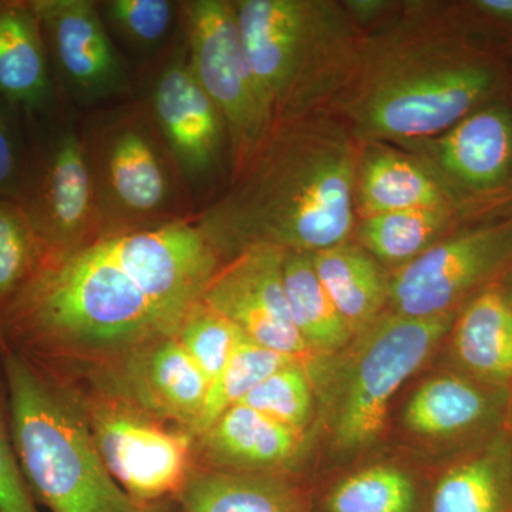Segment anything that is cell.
Instances as JSON below:
<instances>
[{"mask_svg":"<svg viewBox=\"0 0 512 512\" xmlns=\"http://www.w3.org/2000/svg\"><path fill=\"white\" fill-rule=\"evenodd\" d=\"M222 259L204 229L170 222L47 252L0 322V352L60 379L175 338Z\"/></svg>","mask_w":512,"mask_h":512,"instance_id":"obj_1","label":"cell"},{"mask_svg":"<svg viewBox=\"0 0 512 512\" xmlns=\"http://www.w3.org/2000/svg\"><path fill=\"white\" fill-rule=\"evenodd\" d=\"M353 136L319 113L276 126L201 225L222 262L252 245L313 254L349 241L360 151Z\"/></svg>","mask_w":512,"mask_h":512,"instance_id":"obj_2","label":"cell"},{"mask_svg":"<svg viewBox=\"0 0 512 512\" xmlns=\"http://www.w3.org/2000/svg\"><path fill=\"white\" fill-rule=\"evenodd\" d=\"M505 90L503 66L444 30L407 28L365 40L340 99L360 141L409 144L440 136Z\"/></svg>","mask_w":512,"mask_h":512,"instance_id":"obj_3","label":"cell"},{"mask_svg":"<svg viewBox=\"0 0 512 512\" xmlns=\"http://www.w3.org/2000/svg\"><path fill=\"white\" fill-rule=\"evenodd\" d=\"M234 6L242 45L274 128L342 99L365 47L345 3L239 0Z\"/></svg>","mask_w":512,"mask_h":512,"instance_id":"obj_4","label":"cell"},{"mask_svg":"<svg viewBox=\"0 0 512 512\" xmlns=\"http://www.w3.org/2000/svg\"><path fill=\"white\" fill-rule=\"evenodd\" d=\"M10 431L22 476L50 512H181L137 503L111 478L73 397L18 355L0 352Z\"/></svg>","mask_w":512,"mask_h":512,"instance_id":"obj_5","label":"cell"},{"mask_svg":"<svg viewBox=\"0 0 512 512\" xmlns=\"http://www.w3.org/2000/svg\"><path fill=\"white\" fill-rule=\"evenodd\" d=\"M456 316L410 318L390 311L357 335L332 394L336 450L359 453L379 439L394 394L451 332Z\"/></svg>","mask_w":512,"mask_h":512,"instance_id":"obj_6","label":"cell"},{"mask_svg":"<svg viewBox=\"0 0 512 512\" xmlns=\"http://www.w3.org/2000/svg\"><path fill=\"white\" fill-rule=\"evenodd\" d=\"M62 387L82 412L111 478L137 503L177 504L195 468L192 433L119 400Z\"/></svg>","mask_w":512,"mask_h":512,"instance_id":"obj_7","label":"cell"},{"mask_svg":"<svg viewBox=\"0 0 512 512\" xmlns=\"http://www.w3.org/2000/svg\"><path fill=\"white\" fill-rule=\"evenodd\" d=\"M403 146L439 181L460 220L510 218L512 97L505 90L440 136Z\"/></svg>","mask_w":512,"mask_h":512,"instance_id":"obj_8","label":"cell"},{"mask_svg":"<svg viewBox=\"0 0 512 512\" xmlns=\"http://www.w3.org/2000/svg\"><path fill=\"white\" fill-rule=\"evenodd\" d=\"M187 18L192 73L220 111L235 170L242 173L274 126L242 45L234 3L197 0Z\"/></svg>","mask_w":512,"mask_h":512,"instance_id":"obj_9","label":"cell"},{"mask_svg":"<svg viewBox=\"0 0 512 512\" xmlns=\"http://www.w3.org/2000/svg\"><path fill=\"white\" fill-rule=\"evenodd\" d=\"M512 268V217L454 232L389 275L392 312L410 318L456 313Z\"/></svg>","mask_w":512,"mask_h":512,"instance_id":"obj_10","label":"cell"},{"mask_svg":"<svg viewBox=\"0 0 512 512\" xmlns=\"http://www.w3.org/2000/svg\"><path fill=\"white\" fill-rule=\"evenodd\" d=\"M49 380L130 404L190 431L192 436L210 389V380L177 338L156 340L99 365Z\"/></svg>","mask_w":512,"mask_h":512,"instance_id":"obj_11","label":"cell"},{"mask_svg":"<svg viewBox=\"0 0 512 512\" xmlns=\"http://www.w3.org/2000/svg\"><path fill=\"white\" fill-rule=\"evenodd\" d=\"M284 249L252 245L222 262L202 302L258 345L299 362L312 359L293 325L284 286Z\"/></svg>","mask_w":512,"mask_h":512,"instance_id":"obj_12","label":"cell"},{"mask_svg":"<svg viewBox=\"0 0 512 512\" xmlns=\"http://www.w3.org/2000/svg\"><path fill=\"white\" fill-rule=\"evenodd\" d=\"M47 252H69L94 241L96 188L82 141L64 134L50 150L35 192L20 201Z\"/></svg>","mask_w":512,"mask_h":512,"instance_id":"obj_13","label":"cell"},{"mask_svg":"<svg viewBox=\"0 0 512 512\" xmlns=\"http://www.w3.org/2000/svg\"><path fill=\"white\" fill-rule=\"evenodd\" d=\"M303 443L305 431L291 429L237 404L194 437L195 467L288 476Z\"/></svg>","mask_w":512,"mask_h":512,"instance_id":"obj_14","label":"cell"},{"mask_svg":"<svg viewBox=\"0 0 512 512\" xmlns=\"http://www.w3.org/2000/svg\"><path fill=\"white\" fill-rule=\"evenodd\" d=\"M30 5L67 82L89 96L119 86L123 69L94 3L35 0Z\"/></svg>","mask_w":512,"mask_h":512,"instance_id":"obj_15","label":"cell"},{"mask_svg":"<svg viewBox=\"0 0 512 512\" xmlns=\"http://www.w3.org/2000/svg\"><path fill=\"white\" fill-rule=\"evenodd\" d=\"M153 107L181 170L191 178L211 171L220 157L227 128L190 66L177 63L164 70L154 90Z\"/></svg>","mask_w":512,"mask_h":512,"instance_id":"obj_16","label":"cell"},{"mask_svg":"<svg viewBox=\"0 0 512 512\" xmlns=\"http://www.w3.org/2000/svg\"><path fill=\"white\" fill-rule=\"evenodd\" d=\"M362 143L366 147L359 151L355 184L356 211L360 218L453 207L439 181L416 157L376 141Z\"/></svg>","mask_w":512,"mask_h":512,"instance_id":"obj_17","label":"cell"},{"mask_svg":"<svg viewBox=\"0 0 512 512\" xmlns=\"http://www.w3.org/2000/svg\"><path fill=\"white\" fill-rule=\"evenodd\" d=\"M453 349L468 377L487 386H512V309L504 289L490 285L456 316Z\"/></svg>","mask_w":512,"mask_h":512,"instance_id":"obj_18","label":"cell"},{"mask_svg":"<svg viewBox=\"0 0 512 512\" xmlns=\"http://www.w3.org/2000/svg\"><path fill=\"white\" fill-rule=\"evenodd\" d=\"M107 191L131 217L158 215L170 205L173 185L163 156L136 124L114 131L104 148Z\"/></svg>","mask_w":512,"mask_h":512,"instance_id":"obj_19","label":"cell"},{"mask_svg":"<svg viewBox=\"0 0 512 512\" xmlns=\"http://www.w3.org/2000/svg\"><path fill=\"white\" fill-rule=\"evenodd\" d=\"M468 376L444 375L426 380L404 409V424L419 436L450 439L481 429L497 416V392Z\"/></svg>","mask_w":512,"mask_h":512,"instance_id":"obj_20","label":"cell"},{"mask_svg":"<svg viewBox=\"0 0 512 512\" xmlns=\"http://www.w3.org/2000/svg\"><path fill=\"white\" fill-rule=\"evenodd\" d=\"M181 512H311L286 474H245L195 467L175 500Z\"/></svg>","mask_w":512,"mask_h":512,"instance_id":"obj_21","label":"cell"},{"mask_svg":"<svg viewBox=\"0 0 512 512\" xmlns=\"http://www.w3.org/2000/svg\"><path fill=\"white\" fill-rule=\"evenodd\" d=\"M313 268L333 305L357 336L389 305V276L359 244L345 241L311 254Z\"/></svg>","mask_w":512,"mask_h":512,"instance_id":"obj_22","label":"cell"},{"mask_svg":"<svg viewBox=\"0 0 512 512\" xmlns=\"http://www.w3.org/2000/svg\"><path fill=\"white\" fill-rule=\"evenodd\" d=\"M49 90L45 36L35 10L30 2L0 6V97L37 109Z\"/></svg>","mask_w":512,"mask_h":512,"instance_id":"obj_23","label":"cell"},{"mask_svg":"<svg viewBox=\"0 0 512 512\" xmlns=\"http://www.w3.org/2000/svg\"><path fill=\"white\" fill-rule=\"evenodd\" d=\"M427 512H512V450L507 434L448 468L427 498Z\"/></svg>","mask_w":512,"mask_h":512,"instance_id":"obj_24","label":"cell"},{"mask_svg":"<svg viewBox=\"0 0 512 512\" xmlns=\"http://www.w3.org/2000/svg\"><path fill=\"white\" fill-rule=\"evenodd\" d=\"M284 286L289 311L312 356L335 355L355 338L313 268L308 252L286 251Z\"/></svg>","mask_w":512,"mask_h":512,"instance_id":"obj_25","label":"cell"},{"mask_svg":"<svg viewBox=\"0 0 512 512\" xmlns=\"http://www.w3.org/2000/svg\"><path fill=\"white\" fill-rule=\"evenodd\" d=\"M456 221L453 207L421 208L360 218L353 232L357 244L380 264L399 268L443 239Z\"/></svg>","mask_w":512,"mask_h":512,"instance_id":"obj_26","label":"cell"},{"mask_svg":"<svg viewBox=\"0 0 512 512\" xmlns=\"http://www.w3.org/2000/svg\"><path fill=\"white\" fill-rule=\"evenodd\" d=\"M311 512H427L409 473L394 466L355 471L330 485Z\"/></svg>","mask_w":512,"mask_h":512,"instance_id":"obj_27","label":"cell"},{"mask_svg":"<svg viewBox=\"0 0 512 512\" xmlns=\"http://www.w3.org/2000/svg\"><path fill=\"white\" fill-rule=\"evenodd\" d=\"M295 360L284 353L258 345L248 336L242 335L227 365L210 383L207 402L194 437L210 427L222 413L241 403L266 377Z\"/></svg>","mask_w":512,"mask_h":512,"instance_id":"obj_28","label":"cell"},{"mask_svg":"<svg viewBox=\"0 0 512 512\" xmlns=\"http://www.w3.org/2000/svg\"><path fill=\"white\" fill-rule=\"evenodd\" d=\"M45 249L22 202L0 198V322L36 271Z\"/></svg>","mask_w":512,"mask_h":512,"instance_id":"obj_29","label":"cell"},{"mask_svg":"<svg viewBox=\"0 0 512 512\" xmlns=\"http://www.w3.org/2000/svg\"><path fill=\"white\" fill-rule=\"evenodd\" d=\"M239 404L298 431L313 417V383L306 363H289L258 384Z\"/></svg>","mask_w":512,"mask_h":512,"instance_id":"obj_30","label":"cell"},{"mask_svg":"<svg viewBox=\"0 0 512 512\" xmlns=\"http://www.w3.org/2000/svg\"><path fill=\"white\" fill-rule=\"evenodd\" d=\"M242 335L234 323L201 301L175 338L211 383L227 365Z\"/></svg>","mask_w":512,"mask_h":512,"instance_id":"obj_31","label":"cell"},{"mask_svg":"<svg viewBox=\"0 0 512 512\" xmlns=\"http://www.w3.org/2000/svg\"><path fill=\"white\" fill-rule=\"evenodd\" d=\"M107 15L133 42L154 46L167 36L174 6L167 0H113L107 3Z\"/></svg>","mask_w":512,"mask_h":512,"instance_id":"obj_32","label":"cell"},{"mask_svg":"<svg viewBox=\"0 0 512 512\" xmlns=\"http://www.w3.org/2000/svg\"><path fill=\"white\" fill-rule=\"evenodd\" d=\"M0 512H39L20 471L10 431L8 389L0 369Z\"/></svg>","mask_w":512,"mask_h":512,"instance_id":"obj_33","label":"cell"},{"mask_svg":"<svg viewBox=\"0 0 512 512\" xmlns=\"http://www.w3.org/2000/svg\"><path fill=\"white\" fill-rule=\"evenodd\" d=\"M6 104L0 97V198L20 200L23 194L22 160Z\"/></svg>","mask_w":512,"mask_h":512,"instance_id":"obj_34","label":"cell"},{"mask_svg":"<svg viewBox=\"0 0 512 512\" xmlns=\"http://www.w3.org/2000/svg\"><path fill=\"white\" fill-rule=\"evenodd\" d=\"M467 8L485 22L512 28V0H474Z\"/></svg>","mask_w":512,"mask_h":512,"instance_id":"obj_35","label":"cell"},{"mask_svg":"<svg viewBox=\"0 0 512 512\" xmlns=\"http://www.w3.org/2000/svg\"><path fill=\"white\" fill-rule=\"evenodd\" d=\"M389 2L382 0H353V2H345L346 9L350 13L357 25L359 23H369L375 20L377 16L382 15L389 9Z\"/></svg>","mask_w":512,"mask_h":512,"instance_id":"obj_36","label":"cell"},{"mask_svg":"<svg viewBox=\"0 0 512 512\" xmlns=\"http://www.w3.org/2000/svg\"><path fill=\"white\" fill-rule=\"evenodd\" d=\"M507 423H508V441H510V446L512 450V386H511V393L510 396H508V402H507Z\"/></svg>","mask_w":512,"mask_h":512,"instance_id":"obj_37","label":"cell"},{"mask_svg":"<svg viewBox=\"0 0 512 512\" xmlns=\"http://www.w3.org/2000/svg\"><path fill=\"white\" fill-rule=\"evenodd\" d=\"M505 298H507L508 303H510L511 309H512V281L510 282V285H508V288L505 289Z\"/></svg>","mask_w":512,"mask_h":512,"instance_id":"obj_38","label":"cell"}]
</instances>
